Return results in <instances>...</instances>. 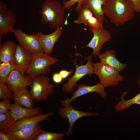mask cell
I'll return each mask as SVG.
<instances>
[{
	"label": "cell",
	"instance_id": "cell-1",
	"mask_svg": "<svg viewBox=\"0 0 140 140\" xmlns=\"http://www.w3.org/2000/svg\"><path fill=\"white\" fill-rule=\"evenodd\" d=\"M104 15L116 26L131 21L135 12L131 0H109L102 6Z\"/></svg>",
	"mask_w": 140,
	"mask_h": 140
},
{
	"label": "cell",
	"instance_id": "cell-2",
	"mask_svg": "<svg viewBox=\"0 0 140 140\" xmlns=\"http://www.w3.org/2000/svg\"><path fill=\"white\" fill-rule=\"evenodd\" d=\"M65 9L57 0H45L39 12L41 15V22L48 25L53 30L62 27L65 22Z\"/></svg>",
	"mask_w": 140,
	"mask_h": 140
},
{
	"label": "cell",
	"instance_id": "cell-3",
	"mask_svg": "<svg viewBox=\"0 0 140 140\" xmlns=\"http://www.w3.org/2000/svg\"><path fill=\"white\" fill-rule=\"evenodd\" d=\"M94 74L100 80V82L105 87H114L119 82L124 80V77L114 68L101 62H93Z\"/></svg>",
	"mask_w": 140,
	"mask_h": 140
},
{
	"label": "cell",
	"instance_id": "cell-4",
	"mask_svg": "<svg viewBox=\"0 0 140 140\" xmlns=\"http://www.w3.org/2000/svg\"><path fill=\"white\" fill-rule=\"evenodd\" d=\"M32 54V62L26 74L33 78L49 73L51 70V66L59 61L58 59L44 53Z\"/></svg>",
	"mask_w": 140,
	"mask_h": 140
},
{
	"label": "cell",
	"instance_id": "cell-5",
	"mask_svg": "<svg viewBox=\"0 0 140 140\" xmlns=\"http://www.w3.org/2000/svg\"><path fill=\"white\" fill-rule=\"evenodd\" d=\"M50 81V78L44 75L33 78L30 91L35 101H46L49 96L54 92V85Z\"/></svg>",
	"mask_w": 140,
	"mask_h": 140
},
{
	"label": "cell",
	"instance_id": "cell-6",
	"mask_svg": "<svg viewBox=\"0 0 140 140\" xmlns=\"http://www.w3.org/2000/svg\"><path fill=\"white\" fill-rule=\"evenodd\" d=\"M93 56L92 54L85 57L87 60L86 64L83 65V62L80 61L81 65H78L76 62V58L74 60V63L75 66V71L73 75L68 79L67 82L64 84L62 86L63 91L66 93H70L74 90V87H77V82L84 76L89 75L91 76L94 74L92 60Z\"/></svg>",
	"mask_w": 140,
	"mask_h": 140
},
{
	"label": "cell",
	"instance_id": "cell-7",
	"mask_svg": "<svg viewBox=\"0 0 140 140\" xmlns=\"http://www.w3.org/2000/svg\"><path fill=\"white\" fill-rule=\"evenodd\" d=\"M16 22L14 12L11 10H8L6 4L0 1V46L2 44V36L15 32L14 27Z\"/></svg>",
	"mask_w": 140,
	"mask_h": 140
},
{
	"label": "cell",
	"instance_id": "cell-8",
	"mask_svg": "<svg viewBox=\"0 0 140 140\" xmlns=\"http://www.w3.org/2000/svg\"><path fill=\"white\" fill-rule=\"evenodd\" d=\"M89 27L93 36L89 43L83 47H87L92 48L93 51L92 55L95 58L100 54L103 44L110 41L112 36L110 31L103 28L99 29Z\"/></svg>",
	"mask_w": 140,
	"mask_h": 140
},
{
	"label": "cell",
	"instance_id": "cell-9",
	"mask_svg": "<svg viewBox=\"0 0 140 140\" xmlns=\"http://www.w3.org/2000/svg\"><path fill=\"white\" fill-rule=\"evenodd\" d=\"M13 33L18 44L29 52L32 54L44 53L36 33L27 34L19 28Z\"/></svg>",
	"mask_w": 140,
	"mask_h": 140
},
{
	"label": "cell",
	"instance_id": "cell-10",
	"mask_svg": "<svg viewBox=\"0 0 140 140\" xmlns=\"http://www.w3.org/2000/svg\"><path fill=\"white\" fill-rule=\"evenodd\" d=\"M16 69L12 71L5 82L13 94L30 86L33 78Z\"/></svg>",
	"mask_w": 140,
	"mask_h": 140
},
{
	"label": "cell",
	"instance_id": "cell-11",
	"mask_svg": "<svg viewBox=\"0 0 140 140\" xmlns=\"http://www.w3.org/2000/svg\"><path fill=\"white\" fill-rule=\"evenodd\" d=\"M58 114L63 119H67L69 123V128L65 134L67 136L72 134V128L75 122L78 120L85 116H95L98 114L96 112H85L80 111L74 108L70 104L64 107L59 108Z\"/></svg>",
	"mask_w": 140,
	"mask_h": 140
},
{
	"label": "cell",
	"instance_id": "cell-12",
	"mask_svg": "<svg viewBox=\"0 0 140 140\" xmlns=\"http://www.w3.org/2000/svg\"><path fill=\"white\" fill-rule=\"evenodd\" d=\"M53 115V112L51 111L44 114L18 120L12 123L3 132L7 133L15 130L34 128L40 122L46 120Z\"/></svg>",
	"mask_w": 140,
	"mask_h": 140
},
{
	"label": "cell",
	"instance_id": "cell-13",
	"mask_svg": "<svg viewBox=\"0 0 140 140\" xmlns=\"http://www.w3.org/2000/svg\"><path fill=\"white\" fill-rule=\"evenodd\" d=\"M105 87L100 82L92 86H88L80 83L76 90L73 93L72 96L70 99L62 100L60 102L62 106H65L70 104L71 102L77 97L92 92L98 93L103 98H106L107 95L105 90Z\"/></svg>",
	"mask_w": 140,
	"mask_h": 140
},
{
	"label": "cell",
	"instance_id": "cell-14",
	"mask_svg": "<svg viewBox=\"0 0 140 140\" xmlns=\"http://www.w3.org/2000/svg\"><path fill=\"white\" fill-rule=\"evenodd\" d=\"M32 58V54L19 44H16L13 60L16 69L26 73L30 66Z\"/></svg>",
	"mask_w": 140,
	"mask_h": 140
},
{
	"label": "cell",
	"instance_id": "cell-15",
	"mask_svg": "<svg viewBox=\"0 0 140 140\" xmlns=\"http://www.w3.org/2000/svg\"><path fill=\"white\" fill-rule=\"evenodd\" d=\"M62 32V27L55 30L52 33L44 34L41 32L36 33L39 43L44 53L51 55L54 44L60 37Z\"/></svg>",
	"mask_w": 140,
	"mask_h": 140
},
{
	"label": "cell",
	"instance_id": "cell-16",
	"mask_svg": "<svg viewBox=\"0 0 140 140\" xmlns=\"http://www.w3.org/2000/svg\"><path fill=\"white\" fill-rule=\"evenodd\" d=\"M9 111L14 122L23 118L42 114V111L39 106L33 108H29L23 107L15 102L11 104Z\"/></svg>",
	"mask_w": 140,
	"mask_h": 140
},
{
	"label": "cell",
	"instance_id": "cell-17",
	"mask_svg": "<svg viewBox=\"0 0 140 140\" xmlns=\"http://www.w3.org/2000/svg\"><path fill=\"white\" fill-rule=\"evenodd\" d=\"M77 18L74 21L76 24H83L96 28L103 27V21L100 20L94 16L92 11L88 8L82 6L78 12Z\"/></svg>",
	"mask_w": 140,
	"mask_h": 140
},
{
	"label": "cell",
	"instance_id": "cell-18",
	"mask_svg": "<svg viewBox=\"0 0 140 140\" xmlns=\"http://www.w3.org/2000/svg\"><path fill=\"white\" fill-rule=\"evenodd\" d=\"M116 54L115 51L111 49L99 54L98 56L101 63L112 67L120 72L126 68L128 65L119 61L116 58Z\"/></svg>",
	"mask_w": 140,
	"mask_h": 140
},
{
	"label": "cell",
	"instance_id": "cell-19",
	"mask_svg": "<svg viewBox=\"0 0 140 140\" xmlns=\"http://www.w3.org/2000/svg\"><path fill=\"white\" fill-rule=\"evenodd\" d=\"M41 130L39 124L33 128L15 130L6 134L13 140H35Z\"/></svg>",
	"mask_w": 140,
	"mask_h": 140
},
{
	"label": "cell",
	"instance_id": "cell-20",
	"mask_svg": "<svg viewBox=\"0 0 140 140\" xmlns=\"http://www.w3.org/2000/svg\"><path fill=\"white\" fill-rule=\"evenodd\" d=\"M12 100L21 106L29 108H34V101L30 90L27 88L13 94Z\"/></svg>",
	"mask_w": 140,
	"mask_h": 140
},
{
	"label": "cell",
	"instance_id": "cell-21",
	"mask_svg": "<svg viewBox=\"0 0 140 140\" xmlns=\"http://www.w3.org/2000/svg\"><path fill=\"white\" fill-rule=\"evenodd\" d=\"M109 0H85L82 6L86 7L91 10L94 16L100 20L107 21L104 17L102 9V6Z\"/></svg>",
	"mask_w": 140,
	"mask_h": 140
},
{
	"label": "cell",
	"instance_id": "cell-22",
	"mask_svg": "<svg viewBox=\"0 0 140 140\" xmlns=\"http://www.w3.org/2000/svg\"><path fill=\"white\" fill-rule=\"evenodd\" d=\"M16 44L11 41L4 42L0 46V63L12 61Z\"/></svg>",
	"mask_w": 140,
	"mask_h": 140
},
{
	"label": "cell",
	"instance_id": "cell-23",
	"mask_svg": "<svg viewBox=\"0 0 140 140\" xmlns=\"http://www.w3.org/2000/svg\"><path fill=\"white\" fill-rule=\"evenodd\" d=\"M127 93V92L122 93L120 100L115 106V108L117 111L125 110L134 104H140V92L132 98L125 100L124 98Z\"/></svg>",
	"mask_w": 140,
	"mask_h": 140
},
{
	"label": "cell",
	"instance_id": "cell-24",
	"mask_svg": "<svg viewBox=\"0 0 140 140\" xmlns=\"http://www.w3.org/2000/svg\"><path fill=\"white\" fill-rule=\"evenodd\" d=\"M16 69L13 61L0 63V82H5L10 73Z\"/></svg>",
	"mask_w": 140,
	"mask_h": 140
},
{
	"label": "cell",
	"instance_id": "cell-25",
	"mask_svg": "<svg viewBox=\"0 0 140 140\" xmlns=\"http://www.w3.org/2000/svg\"><path fill=\"white\" fill-rule=\"evenodd\" d=\"M65 134L50 132L41 130L35 140H61Z\"/></svg>",
	"mask_w": 140,
	"mask_h": 140
},
{
	"label": "cell",
	"instance_id": "cell-26",
	"mask_svg": "<svg viewBox=\"0 0 140 140\" xmlns=\"http://www.w3.org/2000/svg\"><path fill=\"white\" fill-rule=\"evenodd\" d=\"M14 122L9 111L5 113L0 114V131H4Z\"/></svg>",
	"mask_w": 140,
	"mask_h": 140
},
{
	"label": "cell",
	"instance_id": "cell-27",
	"mask_svg": "<svg viewBox=\"0 0 140 140\" xmlns=\"http://www.w3.org/2000/svg\"><path fill=\"white\" fill-rule=\"evenodd\" d=\"M13 93L5 82H0V99L12 100Z\"/></svg>",
	"mask_w": 140,
	"mask_h": 140
},
{
	"label": "cell",
	"instance_id": "cell-28",
	"mask_svg": "<svg viewBox=\"0 0 140 140\" xmlns=\"http://www.w3.org/2000/svg\"><path fill=\"white\" fill-rule=\"evenodd\" d=\"M85 0H69L65 1L63 2V6L65 9L69 10L75 4L78 3L76 6L74 10L75 11L78 12L81 9L82 3Z\"/></svg>",
	"mask_w": 140,
	"mask_h": 140
},
{
	"label": "cell",
	"instance_id": "cell-29",
	"mask_svg": "<svg viewBox=\"0 0 140 140\" xmlns=\"http://www.w3.org/2000/svg\"><path fill=\"white\" fill-rule=\"evenodd\" d=\"M11 100L4 99L0 102V114L5 113L9 111L12 104Z\"/></svg>",
	"mask_w": 140,
	"mask_h": 140
},
{
	"label": "cell",
	"instance_id": "cell-30",
	"mask_svg": "<svg viewBox=\"0 0 140 140\" xmlns=\"http://www.w3.org/2000/svg\"><path fill=\"white\" fill-rule=\"evenodd\" d=\"M73 73L74 71L73 69L69 71L63 70L60 71L59 73L62 79H65L68 76L73 74Z\"/></svg>",
	"mask_w": 140,
	"mask_h": 140
},
{
	"label": "cell",
	"instance_id": "cell-31",
	"mask_svg": "<svg viewBox=\"0 0 140 140\" xmlns=\"http://www.w3.org/2000/svg\"><path fill=\"white\" fill-rule=\"evenodd\" d=\"M52 79L53 81L57 83H61L63 79L59 73H58L54 74L53 75Z\"/></svg>",
	"mask_w": 140,
	"mask_h": 140
},
{
	"label": "cell",
	"instance_id": "cell-32",
	"mask_svg": "<svg viewBox=\"0 0 140 140\" xmlns=\"http://www.w3.org/2000/svg\"><path fill=\"white\" fill-rule=\"evenodd\" d=\"M0 140H13L8 134L2 131H0Z\"/></svg>",
	"mask_w": 140,
	"mask_h": 140
},
{
	"label": "cell",
	"instance_id": "cell-33",
	"mask_svg": "<svg viewBox=\"0 0 140 140\" xmlns=\"http://www.w3.org/2000/svg\"><path fill=\"white\" fill-rule=\"evenodd\" d=\"M133 3L135 12H140V0H131Z\"/></svg>",
	"mask_w": 140,
	"mask_h": 140
},
{
	"label": "cell",
	"instance_id": "cell-34",
	"mask_svg": "<svg viewBox=\"0 0 140 140\" xmlns=\"http://www.w3.org/2000/svg\"><path fill=\"white\" fill-rule=\"evenodd\" d=\"M137 84L138 86L140 87V75L139 78L137 82Z\"/></svg>",
	"mask_w": 140,
	"mask_h": 140
}]
</instances>
